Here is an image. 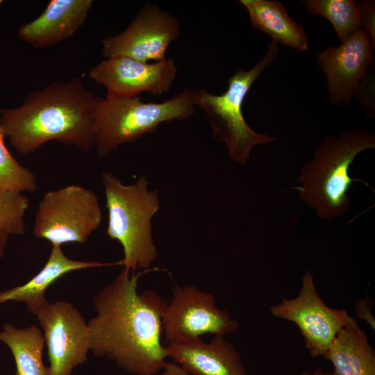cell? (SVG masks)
<instances>
[{"label":"cell","instance_id":"2","mask_svg":"<svg viewBox=\"0 0 375 375\" xmlns=\"http://www.w3.org/2000/svg\"><path fill=\"white\" fill-rule=\"evenodd\" d=\"M101 98L80 78L56 81L29 94L19 106L0 108V127L22 155L51 140L88 152L95 147V114Z\"/></svg>","mask_w":375,"mask_h":375},{"label":"cell","instance_id":"18","mask_svg":"<svg viewBox=\"0 0 375 375\" xmlns=\"http://www.w3.org/2000/svg\"><path fill=\"white\" fill-rule=\"evenodd\" d=\"M324 358L335 375H375V352L366 333L358 326L342 329Z\"/></svg>","mask_w":375,"mask_h":375},{"label":"cell","instance_id":"9","mask_svg":"<svg viewBox=\"0 0 375 375\" xmlns=\"http://www.w3.org/2000/svg\"><path fill=\"white\" fill-rule=\"evenodd\" d=\"M238 327L228 310L218 308L212 294L194 285L174 287L162 316L168 344L192 341L205 334H231Z\"/></svg>","mask_w":375,"mask_h":375},{"label":"cell","instance_id":"15","mask_svg":"<svg viewBox=\"0 0 375 375\" xmlns=\"http://www.w3.org/2000/svg\"><path fill=\"white\" fill-rule=\"evenodd\" d=\"M92 4V0H51L40 16L19 27L17 37L41 49L65 40L83 25Z\"/></svg>","mask_w":375,"mask_h":375},{"label":"cell","instance_id":"4","mask_svg":"<svg viewBox=\"0 0 375 375\" xmlns=\"http://www.w3.org/2000/svg\"><path fill=\"white\" fill-rule=\"evenodd\" d=\"M101 178L108 212L106 234L122 247L121 265L131 272L147 270L158 256L151 221L160 209L158 192L149 188L145 175L131 184L108 171Z\"/></svg>","mask_w":375,"mask_h":375},{"label":"cell","instance_id":"24","mask_svg":"<svg viewBox=\"0 0 375 375\" xmlns=\"http://www.w3.org/2000/svg\"><path fill=\"white\" fill-rule=\"evenodd\" d=\"M161 371L162 375H190L181 366L174 361H166Z\"/></svg>","mask_w":375,"mask_h":375},{"label":"cell","instance_id":"7","mask_svg":"<svg viewBox=\"0 0 375 375\" xmlns=\"http://www.w3.org/2000/svg\"><path fill=\"white\" fill-rule=\"evenodd\" d=\"M102 211L94 191L68 185L45 192L39 202L33 235L52 245L85 243L99 227Z\"/></svg>","mask_w":375,"mask_h":375},{"label":"cell","instance_id":"13","mask_svg":"<svg viewBox=\"0 0 375 375\" xmlns=\"http://www.w3.org/2000/svg\"><path fill=\"white\" fill-rule=\"evenodd\" d=\"M372 50L368 34L360 28L340 46L328 47L317 55L333 104L351 103L356 88L374 64Z\"/></svg>","mask_w":375,"mask_h":375},{"label":"cell","instance_id":"12","mask_svg":"<svg viewBox=\"0 0 375 375\" xmlns=\"http://www.w3.org/2000/svg\"><path fill=\"white\" fill-rule=\"evenodd\" d=\"M178 72L172 58L153 63L129 58H104L89 72V76L103 85L106 97L128 99L149 92L160 95L169 91Z\"/></svg>","mask_w":375,"mask_h":375},{"label":"cell","instance_id":"3","mask_svg":"<svg viewBox=\"0 0 375 375\" xmlns=\"http://www.w3.org/2000/svg\"><path fill=\"white\" fill-rule=\"evenodd\" d=\"M375 148V135L367 128L349 130L340 136L324 138L311 161L301 169L295 188L299 198L323 220H332L350 208L349 190L353 183L368 184L351 178L349 167L362 151Z\"/></svg>","mask_w":375,"mask_h":375},{"label":"cell","instance_id":"16","mask_svg":"<svg viewBox=\"0 0 375 375\" xmlns=\"http://www.w3.org/2000/svg\"><path fill=\"white\" fill-rule=\"evenodd\" d=\"M113 265H121V262L74 260L65 254L61 246L52 245L42 269L24 284L1 292L0 304L10 301L23 302L28 311L35 315L49 303L45 297V290L61 276L76 270Z\"/></svg>","mask_w":375,"mask_h":375},{"label":"cell","instance_id":"1","mask_svg":"<svg viewBox=\"0 0 375 375\" xmlns=\"http://www.w3.org/2000/svg\"><path fill=\"white\" fill-rule=\"evenodd\" d=\"M142 273L124 268L93 300L90 351L135 375H156L168 357L161 342L167 302L152 290L138 293Z\"/></svg>","mask_w":375,"mask_h":375},{"label":"cell","instance_id":"14","mask_svg":"<svg viewBox=\"0 0 375 375\" xmlns=\"http://www.w3.org/2000/svg\"><path fill=\"white\" fill-rule=\"evenodd\" d=\"M168 357L190 375H248L241 356L224 335H215L208 342L201 338L168 344Z\"/></svg>","mask_w":375,"mask_h":375},{"label":"cell","instance_id":"23","mask_svg":"<svg viewBox=\"0 0 375 375\" xmlns=\"http://www.w3.org/2000/svg\"><path fill=\"white\" fill-rule=\"evenodd\" d=\"M360 22L363 30L368 34L372 46L375 47V3L374 1L365 0L358 3Z\"/></svg>","mask_w":375,"mask_h":375},{"label":"cell","instance_id":"19","mask_svg":"<svg viewBox=\"0 0 375 375\" xmlns=\"http://www.w3.org/2000/svg\"><path fill=\"white\" fill-rule=\"evenodd\" d=\"M0 342L12 354L16 375H48L47 367L42 360L45 340L37 326L19 328L6 323L0 330Z\"/></svg>","mask_w":375,"mask_h":375},{"label":"cell","instance_id":"8","mask_svg":"<svg viewBox=\"0 0 375 375\" xmlns=\"http://www.w3.org/2000/svg\"><path fill=\"white\" fill-rule=\"evenodd\" d=\"M270 312L298 326L312 357H324L342 329L358 326L345 310L332 308L324 303L309 271L302 278L299 294L291 299H283L270 307Z\"/></svg>","mask_w":375,"mask_h":375},{"label":"cell","instance_id":"11","mask_svg":"<svg viewBox=\"0 0 375 375\" xmlns=\"http://www.w3.org/2000/svg\"><path fill=\"white\" fill-rule=\"evenodd\" d=\"M178 19L157 5L144 4L138 14L119 33L102 40L104 58L125 57L149 62L165 59L169 46L178 36Z\"/></svg>","mask_w":375,"mask_h":375},{"label":"cell","instance_id":"21","mask_svg":"<svg viewBox=\"0 0 375 375\" xmlns=\"http://www.w3.org/2000/svg\"><path fill=\"white\" fill-rule=\"evenodd\" d=\"M5 138L0 127V187L22 193L35 192L38 186L36 175L12 156L5 144Z\"/></svg>","mask_w":375,"mask_h":375},{"label":"cell","instance_id":"25","mask_svg":"<svg viewBox=\"0 0 375 375\" xmlns=\"http://www.w3.org/2000/svg\"><path fill=\"white\" fill-rule=\"evenodd\" d=\"M9 235L0 231V258L4 256Z\"/></svg>","mask_w":375,"mask_h":375},{"label":"cell","instance_id":"20","mask_svg":"<svg viewBox=\"0 0 375 375\" xmlns=\"http://www.w3.org/2000/svg\"><path fill=\"white\" fill-rule=\"evenodd\" d=\"M306 10L326 18L341 42L361 28L358 2L353 0H306Z\"/></svg>","mask_w":375,"mask_h":375},{"label":"cell","instance_id":"6","mask_svg":"<svg viewBox=\"0 0 375 375\" xmlns=\"http://www.w3.org/2000/svg\"><path fill=\"white\" fill-rule=\"evenodd\" d=\"M193 90L185 88L162 102H143L139 97L101 98L95 114V148L103 158L120 146L133 143L167 122L182 121L195 110Z\"/></svg>","mask_w":375,"mask_h":375},{"label":"cell","instance_id":"27","mask_svg":"<svg viewBox=\"0 0 375 375\" xmlns=\"http://www.w3.org/2000/svg\"><path fill=\"white\" fill-rule=\"evenodd\" d=\"M4 1L3 0H0V7L1 6V5L3 3Z\"/></svg>","mask_w":375,"mask_h":375},{"label":"cell","instance_id":"17","mask_svg":"<svg viewBox=\"0 0 375 375\" xmlns=\"http://www.w3.org/2000/svg\"><path fill=\"white\" fill-rule=\"evenodd\" d=\"M252 26L272 40L299 51H306L309 41L303 27L291 18L285 7L275 0H240Z\"/></svg>","mask_w":375,"mask_h":375},{"label":"cell","instance_id":"5","mask_svg":"<svg viewBox=\"0 0 375 375\" xmlns=\"http://www.w3.org/2000/svg\"><path fill=\"white\" fill-rule=\"evenodd\" d=\"M278 51V44L270 41L264 57L248 70L236 69L228 78L227 90L222 94H212L206 89L193 90L194 103L204 112L212 139L224 143L228 158L240 165L247 162L256 146L276 140L274 136L253 130L245 120L242 108L253 83L273 63Z\"/></svg>","mask_w":375,"mask_h":375},{"label":"cell","instance_id":"22","mask_svg":"<svg viewBox=\"0 0 375 375\" xmlns=\"http://www.w3.org/2000/svg\"><path fill=\"white\" fill-rule=\"evenodd\" d=\"M29 200L23 193L0 187V231L12 235H24V217Z\"/></svg>","mask_w":375,"mask_h":375},{"label":"cell","instance_id":"10","mask_svg":"<svg viewBox=\"0 0 375 375\" xmlns=\"http://www.w3.org/2000/svg\"><path fill=\"white\" fill-rule=\"evenodd\" d=\"M35 315L47 348L48 375H72L75 367L87 361L90 351L88 322L66 301L49 303Z\"/></svg>","mask_w":375,"mask_h":375},{"label":"cell","instance_id":"26","mask_svg":"<svg viewBox=\"0 0 375 375\" xmlns=\"http://www.w3.org/2000/svg\"><path fill=\"white\" fill-rule=\"evenodd\" d=\"M301 375H335L333 372H326L322 368H317L312 372L304 371Z\"/></svg>","mask_w":375,"mask_h":375}]
</instances>
